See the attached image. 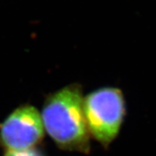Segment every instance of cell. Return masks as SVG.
<instances>
[{
  "instance_id": "7a4b0ae2",
  "label": "cell",
  "mask_w": 156,
  "mask_h": 156,
  "mask_svg": "<svg viewBox=\"0 0 156 156\" xmlns=\"http://www.w3.org/2000/svg\"><path fill=\"white\" fill-rule=\"evenodd\" d=\"M83 108L90 137L108 149L122 127L127 106L123 92L116 87H101L84 95Z\"/></svg>"
},
{
  "instance_id": "3957f363",
  "label": "cell",
  "mask_w": 156,
  "mask_h": 156,
  "mask_svg": "<svg viewBox=\"0 0 156 156\" xmlns=\"http://www.w3.org/2000/svg\"><path fill=\"white\" fill-rule=\"evenodd\" d=\"M44 136L41 113L30 103L16 107L0 122V149L3 151L38 147Z\"/></svg>"
},
{
  "instance_id": "6da1fadb",
  "label": "cell",
  "mask_w": 156,
  "mask_h": 156,
  "mask_svg": "<svg viewBox=\"0 0 156 156\" xmlns=\"http://www.w3.org/2000/svg\"><path fill=\"white\" fill-rule=\"evenodd\" d=\"M83 99V88L78 83L65 85L44 97L40 113L45 134L60 150L90 153Z\"/></svg>"
},
{
  "instance_id": "277c9868",
  "label": "cell",
  "mask_w": 156,
  "mask_h": 156,
  "mask_svg": "<svg viewBox=\"0 0 156 156\" xmlns=\"http://www.w3.org/2000/svg\"><path fill=\"white\" fill-rule=\"evenodd\" d=\"M3 156H48L44 149L41 147H36L23 150L4 151Z\"/></svg>"
}]
</instances>
